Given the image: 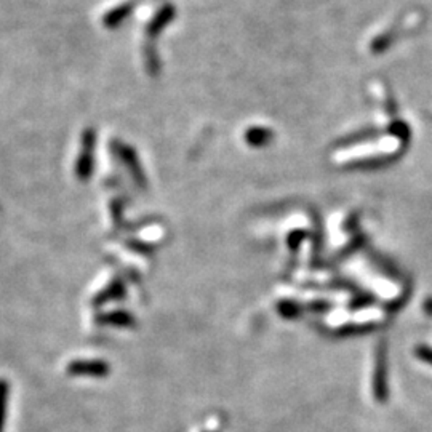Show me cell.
<instances>
[{
	"instance_id": "2",
	"label": "cell",
	"mask_w": 432,
	"mask_h": 432,
	"mask_svg": "<svg viewBox=\"0 0 432 432\" xmlns=\"http://www.w3.org/2000/svg\"><path fill=\"white\" fill-rule=\"evenodd\" d=\"M8 402H10V383L5 379H0V432L5 431L8 414Z\"/></svg>"
},
{
	"instance_id": "3",
	"label": "cell",
	"mask_w": 432,
	"mask_h": 432,
	"mask_svg": "<svg viewBox=\"0 0 432 432\" xmlns=\"http://www.w3.org/2000/svg\"><path fill=\"white\" fill-rule=\"evenodd\" d=\"M417 354H418L419 359L424 360V362H428V364L432 365V349L431 348H426V346L418 348Z\"/></svg>"
},
{
	"instance_id": "1",
	"label": "cell",
	"mask_w": 432,
	"mask_h": 432,
	"mask_svg": "<svg viewBox=\"0 0 432 432\" xmlns=\"http://www.w3.org/2000/svg\"><path fill=\"white\" fill-rule=\"evenodd\" d=\"M108 369L103 364H99V362H72V364H69L68 367V373L69 375L79 376V375H93V376H101L106 375Z\"/></svg>"
}]
</instances>
